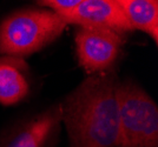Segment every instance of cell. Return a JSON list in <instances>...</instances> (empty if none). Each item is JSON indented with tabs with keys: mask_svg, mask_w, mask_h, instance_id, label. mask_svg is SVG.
Instances as JSON below:
<instances>
[{
	"mask_svg": "<svg viewBox=\"0 0 158 147\" xmlns=\"http://www.w3.org/2000/svg\"><path fill=\"white\" fill-rule=\"evenodd\" d=\"M118 82L112 70L89 74L60 102L69 147L119 146Z\"/></svg>",
	"mask_w": 158,
	"mask_h": 147,
	"instance_id": "cell-1",
	"label": "cell"
},
{
	"mask_svg": "<svg viewBox=\"0 0 158 147\" xmlns=\"http://www.w3.org/2000/svg\"><path fill=\"white\" fill-rule=\"evenodd\" d=\"M65 21L47 8H23L0 24V54L25 58L59 38Z\"/></svg>",
	"mask_w": 158,
	"mask_h": 147,
	"instance_id": "cell-2",
	"label": "cell"
},
{
	"mask_svg": "<svg viewBox=\"0 0 158 147\" xmlns=\"http://www.w3.org/2000/svg\"><path fill=\"white\" fill-rule=\"evenodd\" d=\"M119 146L158 147V107L137 82L119 80Z\"/></svg>",
	"mask_w": 158,
	"mask_h": 147,
	"instance_id": "cell-3",
	"label": "cell"
},
{
	"mask_svg": "<svg viewBox=\"0 0 158 147\" xmlns=\"http://www.w3.org/2000/svg\"><path fill=\"white\" fill-rule=\"evenodd\" d=\"M61 124L59 102L2 129L0 132V147H56Z\"/></svg>",
	"mask_w": 158,
	"mask_h": 147,
	"instance_id": "cell-4",
	"label": "cell"
},
{
	"mask_svg": "<svg viewBox=\"0 0 158 147\" xmlns=\"http://www.w3.org/2000/svg\"><path fill=\"white\" fill-rule=\"evenodd\" d=\"M123 35L110 30L78 27L74 42L79 65L89 74L112 70L124 45Z\"/></svg>",
	"mask_w": 158,
	"mask_h": 147,
	"instance_id": "cell-5",
	"label": "cell"
},
{
	"mask_svg": "<svg viewBox=\"0 0 158 147\" xmlns=\"http://www.w3.org/2000/svg\"><path fill=\"white\" fill-rule=\"evenodd\" d=\"M57 14L66 25L110 30L123 34L133 30L116 0H84L71 11Z\"/></svg>",
	"mask_w": 158,
	"mask_h": 147,
	"instance_id": "cell-6",
	"label": "cell"
},
{
	"mask_svg": "<svg viewBox=\"0 0 158 147\" xmlns=\"http://www.w3.org/2000/svg\"><path fill=\"white\" fill-rule=\"evenodd\" d=\"M30 68L23 58L0 57V104L12 106L20 104L31 93Z\"/></svg>",
	"mask_w": 158,
	"mask_h": 147,
	"instance_id": "cell-7",
	"label": "cell"
},
{
	"mask_svg": "<svg viewBox=\"0 0 158 147\" xmlns=\"http://www.w3.org/2000/svg\"><path fill=\"white\" fill-rule=\"evenodd\" d=\"M132 28L149 34L158 42V0H116Z\"/></svg>",
	"mask_w": 158,
	"mask_h": 147,
	"instance_id": "cell-8",
	"label": "cell"
},
{
	"mask_svg": "<svg viewBox=\"0 0 158 147\" xmlns=\"http://www.w3.org/2000/svg\"><path fill=\"white\" fill-rule=\"evenodd\" d=\"M84 0H37V2L41 6L48 7L51 11L56 13H63L71 11L77 7Z\"/></svg>",
	"mask_w": 158,
	"mask_h": 147,
	"instance_id": "cell-9",
	"label": "cell"
}]
</instances>
